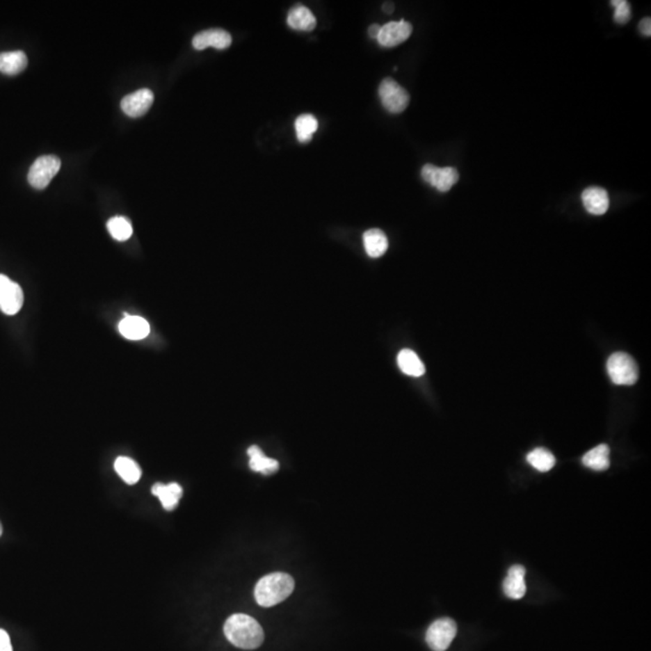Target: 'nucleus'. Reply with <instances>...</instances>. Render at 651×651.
<instances>
[{"label":"nucleus","instance_id":"b1692460","mask_svg":"<svg viewBox=\"0 0 651 651\" xmlns=\"http://www.w3.org/2000/svg\"><path fill=\"white\" fill-rule=\"evenodd\" d=\"M527 462L539 472H549L555 466V456L547 449H534L527 455Z\"/></svg>","mask_w":651,"mask_h":651},{"label":"nucleus","instance_id":"412c9836","mask_svg":"<svg viewBox=\"0 0 651 651\" xmlns=\"http://www.w3.org/2000/svg\"><path fill=\"white\" fill-rule=\"evenodd\" d=\"M609 447L606 444H601L593 450L586 452L583 457V465L588 467L590 469L606 470L611 466L609 462Z\"/></svg>","mask_w":651,"mask_h":651},{"label":"nucleus","instance_id":"f8f14e48","mask_svg":"<svg viewBox=\"0 0 651 651\" xmlns=\"http://www.w3.org/2000/svg\"><path fill=\"white\" fill-rule=\"evenodd\" d=\"M583 204L586 211L596 216H601L609 209V195L602 187H588L581 195Z\"/></svg>","mask_w":651,"mask_h":651},{"label":"nucleus","instance_id":"20e7f679","mask_svg":"<svg viewBox=\"0 0 651 651\" xmlns=\"http://www.w3.org/2000/svg\"><path fill=\"white\" fill-rule=\"evenodd\" d=\"M61 159L54 154L41 156L28 172V182L36 190H44L61 169Z\"/></svg>","mask_w":651,"mask_h":651},{"label":"nucleus","instance_id":"dca6fc26","mask_svg":"<svg viewBox=\"0 0 651 651\" xmlns=\"http://www.w3.org/2000/svg\"><path fill=\"white\" fill-rule=\"evenodd\" d=\"M152 495L159 498L166 511H174L182 497V488L177 483L164 485L157 483L152 486Z\"/></svg>","mask_w":651,"mask_h":651},{"label":"nucleus","instance_id":"aec40b11","mask_svg":"<svg viewBox=\"0 0 651 651\" xmlns=\"http://www.w3.org/2000/svg\"><path fill=\"white\" fill-rule=\"evenodd\" d=\"M397 362L399 369L407 376L419 378L425 374L426 369L424 363L412 350H409V348L402 350L398 353Z\"/></svg>","mask_w":651,"mask_h":651},{"label":"nucleus","instance_id":"7ed1b4c3","mask_svg":"<svg viewBox=\"0 0 651 651\" xmlns=\"http://www.w3.org/2000/svg\"><path fill=\"white\" fill-rule=\"evenodd\" d=\"M606 371L615 385L629 386L637 383V363L629 353H613L606 362Z\"/></svg>","mask_w":651,"mask_h":651},{"label":"nucleus","instance_id":"2eb2a0df","mask_svg":"<svg viewBox=\"0 0 651 651\" xmlns=\"http://www.w3.org/2000/svg\"><path fill=\"white\" fill-rule=\"evenodd\" d=\"M120 333L129 340H140L150 335L149 322L140 316H129L127 315L118 325Z\"/></svg>","mask_w":651,"mask_h":651},{"label":"nucleus","instance_id":"bb28decb","mask_svg":"<svg viewBox=\"0 0 651 651\" xmlns=\"http://www.w3.org/2000/svg\"><path fill=\"white\" fill-rule=\"evenodd\" d=\"M0 651H13L9 634L5 629H0Z\"/></svg>","mask_w":651,"mask_h":651},{"label":"nucleus","instance_id":"6ab92c4d","mask_svg":"<svg viewBox=\"0 0 651 651\" xmlns=\"http://www.w3.org/2000/svg\"><path fill=\"white\" fill-rule=\"evenodd\" d=\"M27 56L22 51L0 54V72L6 75H17L27 68Z\"/></svg>","mask_w":651,"mask_h":651},{"label":"nucleus","instance_id":"9d476101","mask_svg":"<svg viewBox=\"0 0 651 651\" xmlns=\"http://www.w3.org/2000/svg\"><path fill=\"white\" fill-rule=\"evenodd\" d=\"M154 92L147 88L136 90L131 95H128L121 102V108L123 113L129 118H140L149 111L151 105L154 103Z\"/></svg>","mask_w":651,"mask_h":651},{"label":"nucleus","instance_id":"a878e982","mask_svg":"<svg viewBox=\"0 0 651 651\" xmlns=\"http://www.w3.org/2000/svg\"><path fill=\"white\" fill-rule=\"evenodd\" d=\"M611 6H614V21L619 24H625L631 19V5L626 0H611Z\"/></svg>","mask_w":651,"mask_h":651},{"label":"nucleus","instance_id":"4be33fe9","mask_svg":"<svg viewBox=\"0 0 651 651\" xmlns=\"http://www.w3.org/2000/svg\"><path fill=\"white\" fill-rule=\"evenodd\" d=\"M115 470L127 484L134 485L140 480V467L129 457H118L115 461Z\"/></svg>","mask_w":651,"mask_h":651},{"label":"nucleus","instance_id":"4468645a","mask_svg":"<svg viewBox=\"0 0 651 651\" xmlns=\"http://www.w3.org/2000/svg\"><path fill=\"white\" fill-rule=\"evenodd\" d=\"M287 24L294 31L312 32L316 28V17L304 5H296L287 15Z\"/></svg>","mask_w":651,"mask_h":651},{"label":"nucleus","instance_id":"f257e3e1","mask_svg":"<svg viewBox=\"0 0 651 651\" xmlns=\"http://www.w3.org/2000/svg\"><path fill=\"white\" fill-rule=\"evenodd\" d=\"M223 632L234 647L252 650L262 645L264 639L261 625L245 614H234L227 619Z\"/></svg>","mask_w":651,"mask_h":651},{"label":"nucleus","instance_id":"7c9ffc66","mask_svg":"<svg viewBox=\"0 0 651 651\" xmlns=\"http://www.w3.org/2000/svg\"><path fill=\"white\" fill-rule=\"evenodd\" d=\"M1 533H3V526L0 524V536H1Z\"/></svg>","mask_w":651,"mask_h":651},{"label":"nucleus","instance_id":"a211bd4d","mask_svg":"<svg viewBox=\"0 0 651 651\" xmlns=\"http://www.w3.org/2000/svg\"><path fill=\"white\" fill-rule=\"evenodd\" d=\"M250 457V468L255 472H259L264 475H271L279 469V462L274 458L264 456L262 450L257 445H252L248 449Z\"/></svg>","mask_w":651,"mask_h":651},{"label":"nucleus","instance_id":"f03ea898","mask_svg":"<svg viewBox=\"0 0 651 651\" xmlns=\"http://www.w3.org/2000/svg\"><path fill=\"white\" fill-rule=\"evenodd\" d=\"M294 580L286 573H271L263 577L255 588V600L261 606H276L294 593Z\"/></svg>","mask_w":651,"mask_h":651},{"label":"nucleus","instance_id":"423d86ee","mask_svg":"<svg viewBox=\"0 0 651 651\" xmlns=\"http://www.w3.org/2000/svg\"><path fill=\"white\" fill-rule=\"evenodd\" d=\"M456 622L450 618L435 620L426 632V642L433 651H445L456 637Z\"/></svg>","mask_w":651,"mask_h":651},{"label":"nucleus","instance_id":"6e6552de","mask_svg":"<svg viewBox=\"0 0 651 651\" xmlns=\"http://www.w3.org/2000/svg\"><path fill=\"white\" fill-rule=\"evenodd\" d=\"M23 291L17 282L0 274V310L5 315H16L23 305Z\"/></svg>","mask_w":651,"mask_h":651},{"label":"nucleus","instance_id":"c85d7f7f","mask_svg":"<svg viewBox=\"0 0 651 651\" xmlns=\"http://www.w3.org/2000/svg\"><path fill=\"white\" fill-rule=\"evenodd\" d=\"M380 28H381V26L376 24V23L371 24V27H369V29H368V33H369V36H371V39H376V38H378V35H379Z\"/></svg>","mask_w":651,"mask_h":651},{"label":"nucleus","instance_id":"f3484780","mask_svg":"<svg viewBox=\"0 0 651 651\" xmlns=\"http://www.w3.org/2000/svg\"><path fill=\"white\" fill-rule=\"evenodd\" d=\"M363 244L369 257H381L389 249V240L384 232L373 228L363 234Z\"/></svg>","mask_w":651,"mask_h":651},{"label":"nucleus","instance_id":"5701e85b","mask_svg":"<svg viewBox=\"0 0 651 651\" xmlns=\"http://www.w3.org/2000/svg\"><path fill=\"white\" fill-rule=\"evenodd\" d=\"M317 127H319V122L315 116H312L310 113L300 115L294 122L297 139L300 143H309L312 140L314 133L317 131Z\"/></svg>","mask_w":651,"mask_h":651},{"label":"nucleus","instance_id":"39448f33","mask_svg":"<svg viewBox=\"0 0 651 651\" xmlns=\"http://www.w3.org/2000/svg\"><path fill=\"white\" fill-rule=\"evenodd\" d=\"M379 97L383 106L391 113H403L410 102L407 90L391 77H386L380 83Z\"/></svg>","mask_w":651,"mask_h":651},{"label":"nucleus","instance_id":"ddd939ff","mask_svg":"<svg viewBox=\"0 0 651 651\" xmlns=\"http://www.w3.org/2000/svg\"><path fill=\"white\" fill-rule=\"evenodd\" d=\"M526 570L524 565H513L508 570V575L503 581V591L511 600H520L526 593V583H524Z\"/></svg>","mask_w":651,"mask_h":651},{"label":"nucleus","instance_id":"0eeeda50","mask_svg":"<svg viewBox=\"0 0 651 651\" xmlns=\"http://www.w3.org/2000/svg\"><path fill=\"white\" fill-rule=\"evenodd\" d=\"M421 177L428 185L437 188L439 192H448L456 185L460 174L456 168L435 167L433 164H426L421 169Z\"/></svg>","mask_w":651,"mask_h":651},{"label":"nucleus","instance_id":"cd10ccee","mask_svg":"<svg viewBox=\"0 0 651 651\" xmlns=\"http://www.w3.org/2000/svg\"><path fill=\"white\" fill-rule=\"evenodd\" d=\"M639 32L642 33L643 35L644 36L651 35L650 17L643 18L642 21L639 22Z\"/></svg>","mask_w":651,"mask_h":651},{"label":"nucleus","instance_id":"9b49d317","mask_svg":"<svg viewBox=\"0 0 651 651\" xmlns=\"http://www.w3.org/2000/svg\"><path fill=\"white\" fill-rule=\"evenodd\" d=\"M192 45L195 50L202 51L208 47H215L217 50H226L232 45V35L225 29L213 28L195 34Z\"/></svg>","mask_w":651,"mask_h":651},{"label":"nucleus","instance_id":"393cba45","mask_svg":"<svg viewBox=\"0 0 651 651\" xmlns=\"http://www.w3.org/2000/svg\"><path fill=\"white\" fill-rule=\"evenodd\" d=\"M108 231L113 239L118 241H126L133 234V227L131 222L126 217L116 216L110 218L108 221Z\"/></svg>","mask_w":651,"mask_h":651},{"label":"nucleus","instance_id":"1a4fd4ad","mask_svg":"<svg viewBox=\"0 0 651 651\" xmlns=\"http://www.w3.org/2000/svg\"><path fill=\"white\" fill-rule=\"evenodd\" d=\"M412 23L407 22L404 19H401L398 22L392 21V22L381 26L376 40L384 47H394L408 40L409 36L412 35Z\"/></svg>","mask_w":651,"mask_h":651},{"label":"nucleus","instance_id":"c756f323","mask_svg":"<svg viewBox=\"0 0 651 651\" xmlns=\"http://www.w3.org/2000/svg\"><path fill=\"white\" fill-rule=\"evenodd\" d=\"M394 10V5L392 3H385L383 5V11H385L386 14H392Z\"/></svg>","mask_w":651,"mask_h":651}]
</instances>
